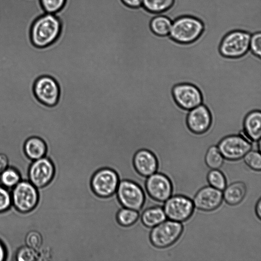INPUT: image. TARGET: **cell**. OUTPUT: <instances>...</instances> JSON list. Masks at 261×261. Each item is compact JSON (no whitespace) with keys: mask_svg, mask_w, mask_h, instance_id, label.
I'll use <instances>...</instances> for the list:
<instances>
[{"mask_svg":"<svg viewBox=\"0 0 261 261\" xmlns=\"http://www.w3.org/2000/svg\"><path fill=\"white\" fill-rule=\"evenodd\" d=\"M252 143L243 133L226 136L221 140L217 147L224 159L237 161L251 150Z\"/></svg>","mask_w":261,"mask_h":261,"instance_id":"52a82bcc","label":"cell"},{"mask_svg":"<svg viewBox=\"0 0 261 261\" xmlns=\"http://www.w3.org/2000/svg\"><path fill=\"white\" fill-rule=\"evenodd\" d=\"M9 159L6 153L0 152V174L8 168Z\"/></svg>","mask_w":261,"mask_h":261,"instance_id":"d6a6232c","label":"cell"},{"mask_svg":"<svg viewBox=\"0 0 261 261\" xmlns=\"http://www.w3.org/2000/svg\"><path fill=\"white\" fill-rule=\"evenodd\" d=\"M224 190L223 198L225 201L230 205L239 204L246 194V185L241 181L233 182L226 187Z\"/></svg>","mask_w":261,"mask_h":261,"instance_id":"ffe728a7","label":"cell"},{"mask_svg":"<svg viewBox=\"0 0 261 261\" xmlns=\"http://www.w3.org/2000/svg\"><path fill=\"white\" fill-rule=\"evenodd\" d=\"M6 256V251L2 243L0 242V261L5 260Z\"/></svg>","mask_w":261,"mask_h":261,"instance_id":"d590c367","label":"cell"},{"mask_svg":"<svg viewBox=\"0 0 261 261\" xmlns=\"http://www.w3.org/2000/svg\"><path fill=\"white\" fill-rule=\"evenodd\" d=\"M145 188L147 195L152 200L163 202L167 200L172 192L170 179L161 173H156L146 177Z\"/></svg>","mask_w":261,"mask_h":261,"instance_id":"30bf717a","label":"cell"},{"mask_svg":"<svg viewBox=\"0 0 261 261\" xmlns=\"http://www.w3.org/2000/svg\"><path fill=\"white\" fill-rule=\"evenodd\" d=\"M116 193L123 207L141 211L146 196L143 190L137 183L129 180L120 181Z\"/></svg>","mask_w":261,"mask_h":261,"instance_id":"8992f818","label":"cell"},{"mask_svg":"<svg viewBox=\"0 0 261 261\" xmlns=\"http://www.w3.org/2000/svg\"><path fill=\"white\" fill-rule=\"evenodd\" d=\"M46 150L45 142L42 139L37 137H32L29 138L26 140L23 146L25 156L33 161L44 157Z\"/></svg>","mask_w":261,"mask_h":261,"instance_id":"d6986e66","label":"cell"},{"mask_svg":"<svg viewBox=\"0 0 261 261\" xmlns=\"http://www.w3.org/2000/svg\"><path fill=\"white\" fill-rule=\"evenodd\" d=\"M204 158L205 164L212 169H218L224 162V158L216 145L210 146Z\"/></svg>","mask_w":261,"mask_h":261,"instance_id":"7402d4cb","label":"cell"},{"mask_svg":"<svg viewBox=\"0 0 261 261\" xmlns=\"http://www.w3.org/2000/svg\"><path fill=\"white\" fill-rule=\"evenodd\" d=\"M140 217L138 211L122 207L118 212L116 218L118 222L124 226H128L135 224Z\"/></svg>","mask_w":261,"mask_h":261,"instance_id":"cb8c5ba5","label":"cell"},{"mask_svg":"<svg viewBox=\"0 0 261 261\" xmlns=\"http://www.w3.org/2000/svg\"><path fill=\"white\" fill-rule=\"evenodd\" d=\"M207 180L211 186L223 190L226 186V180L223 174L218 169H212L207 174Z\"/></svg>","mask_w":261,"mask_h":261,"instance_id":"484cf974","label":"cell"},{"mask_svg":"<svg viewBox=\"0 0 261 261\" xmlns=\"http://www.w3.org/2000/svg\"><path fill=\"white\" fill-rule=\"evenodd\" d=\"M61 23L58 17L51 13H45L38 17L31 29V40L35 46L43 47L53 43L61 31Z\"/></svg>","mask_w":261,"mask_h":261,"instance_id":"6da1fadb","label":"cell"},{"mask_svg":"<svg viewBox=\"0 0 261 261\" xmlns=\"http://www.w3.org/2000/svg\"><path fill=\"white\" fill-rule=\"evenodd\" d=\"M251 34L243 30H233L226 34L219 46L222 55L227 58H239L249 50Z\"/></svg>","mask_w":261,"mask_h":261,"instance_id":"5b68a950","label":"cell"},{"mask_svg":"<svg viewBox=\"0 0 261 261\" xmlns=\"http://www.w3.org/2000/svg\"><path fill=\"white\" fill-rule=\"evenodd\" d=\"M204 30V24L200 19L185 15L172 21L169 35L179 43H189L197 40Z\"/></svg>","mask_w":261,"mask_h":261,"instance_id":"7a4b0ae2","label":"cell"},{"mask_svg":"<svg viewBox=\"0 0 261 261\" xmlns=\"http://www.w3.org/2000/svg\"><path fill=\"white\" fill-rule=\"evenodd\" d=\"M243 158L245 163L249 167L255 171H260L261 155L260 151L250 150Z\"/></svg>","mask_w":261,"mask_h":261,"instance_id":"4316f807","label":"cell"},{"mask_svg":"<svg viewBox=\"0 0 261 261\" xmlns=\"http://www.w3.org/2000/svg\"><path fill=\"white\" fill-rule=\"evenodd\" d=\"M249 50L257 56H261V32L251 35L249 42Z\"/></svg>","mask_w":261,"mask_h":261,"instance_id":"4dcf8cb0","label":"cell"},{"mask_svg":"<svg viewBox=\"0 0 261 261\" xmlns=\"http://www.w3.org/2000/svg\"><path fill=\"white\" fill-rule=\"evenodd\" d=\"M124 4L131 8H138L142 6V0H122Z\"/></svg>","mask_w":261,"mask_h":261,"instance_id":"836d02e7","label":"cell"},{"mask_svg":"<svg viewBox=\"0 0 261 261\" xmlns=\"http://www.w3.org/2000/svg\"><path fill=\"white\" fill-rule=\"evenodd\" d=\"M25 243L26 246L38 250L43 245V237L41 232L37 230L30 231L25 236Z\"/></svg>","mask_w":261,"mask_h":261,"instance_id":"83f0119b","label":"cell"},{"mask_svg":"<svg viewBox=\"0 0 261 261\" xmlns=\"http://www.w3.org/2000/svg\"><path fill=\"white\" fill-rule=\"evenodd\" d=\"M139 218L145 227L151 228L166 220V216L163 208L152 206L143 209Z\"/></svg>","mask_w":261,"mask_h":261,"instance_id":"ac0fdd59","label":"cell"},{"mask_svg":"<svg viewBox=\"0 0 261 261\" xmlns=\"http://www.w3.org/2000/svg\"><path fill=\"white\" fill-rule=\"evenodd\" d=\"M11 204V195L5 187L0 186V213L7 211Z\"/></svg>","mask_w":261,"mask_h":261,"instance_id":"1f68e13d","label":"cell"},{"mask_svg":"<svg viewBox=\"0 0 261 261\" xmlns=\"http://www.w3.org/2000/svg\"><path fill=\"white\" fill-rule=\"evenodd\" d=\"M34 92L37 98L42 103L53 106L58 100L60 91L57 82L53 77L42 76L36 80Z\"/></svg>","mask_w":261,"mask_h":261,"instance_id":"4fadbf2b","label":"cell"},{"mask_svg":"<svg viewBox=\"0 0 261 261\" xmlns=\"http://www.w3.org/2000/svg\"><path fill=\"white\" fill-rule=\"evenodd\" d=\"M244 135L251 142H257L261 137V110L249 112L243 122Z\"/></svg>","mask_w":261,"mask_h":261,"instance_id":"e0dca14e","label":"cell"},{"mask_svg":"<svg viewBox=\"0 0 261 261\" xmlns=\"http://www.w3.org/2000/svg\"><path fill=\"white\" fill-rule=\"evenodd\" d=\"M55 168L52 162L47 157L34 160L29 170V181L37 189H42L53 179Z\"/></svg>","mask_w":261,"mask_h":261,"instance_id":"8fae6325","label":"cell"},{"mask_svg":"<svg viewBox=\"0 0 261 261\" xmlns=\"http://www.w3.org/2000/svg\"><path fill=\"white\" fill-rule=\"evenodd\" d=\"M172 93L177 105L186 110L189 111L202 103L201 92L191 84H177L173 87Z\"/></svg>","mask_w":261,"mask_h":261,"instance_id":"7c38bea8","label":"cell"},{"mask_svg":"<svg viewBox=\"0 0 261 261\" xmlns=\"http://www.w3.org/2000/svg\"><path fill=\"white\" fill-rule=\"evenodd\" d=\"M223 199L221 191L210 186L200 189L194 196L193 202L197 209L208 212L217 209Z\"/></svg>","mask_w":261,"mask_h":261,"instance_id":"5bb4252c","label":"cell"},{"mask_svg":"<svg viewBox=\"0 0 261 261\" xmlns=\"http://www.w3.org/2000/svg\"><path fill=\"white\" fill-rule=\"evenodd\" d=\"M0 179L4 187L14 188L20 181V176L15 169L8 168L0 174Z\"/></svg>","mask_w":261,"mask_h":261,"instance_id":"d4e9b609","label":"cell"},{"mask_svg":"<svg viewBox=\"0 0 261 261\" xmlns=\"http://www.w3.org/2000/svg\"><path fill=\"white\" fill-rule=\"evenodd\" d=\"M194 209L193 201L189 198L179 195L170 197L165 201L163 208L166 217L179 222L189 219Z\"/></svg>","mask_w":261,"mask_h":261,"instance_id":"9c48e42d","label":"cell"},{"mask_svg":"<svg viewBox=\"0 0 261 261\" xmlns=\"http://www.w3.org/2000/svg\"><path fill=\"white\" fill-rule=\"evenodd\" d=\"M16 258L18 261L38 260V250L26 245L22 246L18 250Z\"/></svg>","mask_w":261,"mask_h":261,"instance_id":"f1b7e54d","label":"cell"},{"mask_svg":"<svg viewBox=\"0 0 261 261\" xmlns=\"http://www.w3.org/2000/svg\"><path fill=\"white\" fill-rule=\"evenodd\" d=\"M212 122L211 113L203 103L189 111L187 123L190 129L196 134L206 132Z\"/></svg>","mask_w":261,"mask_h":261,"instance_id":"9a60e30c","label":"cell"},{"mask_svg":"<svg viewBox=\"0 0 261 261\" xmlns=\"http://www.w3.org/2000/svg\"><path fill=\"white\" fill-rule=\"evenodd\" d=\"M174 0H142V6L154 13L167 12L173 6Z\"/></svg>","mask_w":261,"mask_h":261,"instance_id":"603a6c76","label":"cell"},{"mask_svg":"<svg viewBox=\"0 0 261 261\" xmlns=\"http://www.w3.org/2000/svg\"><path fill=\"white\" fill-rule=\"evenodd\" d=\"M40 2L46 13L55 14L63 8L66 0H40Z\"/></svg>","mask_w":261,"mask_h":261,"instance_id":"f546056e","label":"cell"},{"mask_svg":"<svg viewBox=\"0 0 261 261\" xmlns=\"http://www.w3.org/2000/svg\"><path fill=\"white\" fill-rule=\"evenodd\" d=\"M182 230L183 226L180 222L165 220L150 229L149 240L154 247L165 248L176 242Z\"/></svg>","mask_w":261,"mask_h":261,"instance_id":"3957f363","label":"cell"},{"mask_svg":"<svg viewBox=\"0 0 261 261\" xmlns=\"http://www.w3.org/2000/svg\"><path fill=\"white\" fill-rule=\"evenodd\" d=\"M11 195L12 204L21 213L34 210L39 202L38 189L28 181H20L14 188Z\"/></svg>","mask_w":261,"mask_h":261,"instance_id":"277c9868","label":"cell"},{"mask_svg":"<svg viewBox=\"0 0 261 261\" xmlns=\"http://www.w3.org/2000/svg\"><path fill=\"white\" fill-rule=\"evenodd\" d=\"M134 167L141 176L147 177L158 170L159 163L155 155L147 149H141L135 154Z\"/></svg>","mask_w":261,"mask_h":261,"instance_id":"2e32d148","label":"cell"},{"mask_svg":"<svg viewBox=\"0 0 261 261\" xmlns=\"http://www.w3.org/2000/svg\"><path fill=\"white\" fill-rule=\"evenodd\" d=\"M119 179L115 171L102 168L93 175L91 186L94 193L101 197H108L116 193Z\"/></svg>","mask_w":261,"mask_h":261,"instance_id":"ba28073f","label":"cell"},{"mask_svg":"<svg viewBox=\"0 0 261 261\" xmlns=\"http://www.w3.org/2000/svg\"><path fill=\"white\" fill-rule=\"evenodd\" d=\"M255 214L259 220L261 219V199L257 201L255 208Z\"/></svg>","mask_w":261,"mask_h":261,"instance_id":"e575fe53","label":"cell"},{"mask_svg":"<svg viewBox=\"0 0 261 261\" xmlns=\"http://www.w3.org/2000/svg\"><path fill=\"white\" fill-rule=\"evenodd\" d=\"M176 18L170 14H161L154 17L150 21V28L156 35L165 36L169 35L172 21Z\"/></svg>","mask_w":261,"mask_h":261,"instance_id":"44dd1931","label":"cell"}]
</instances>
